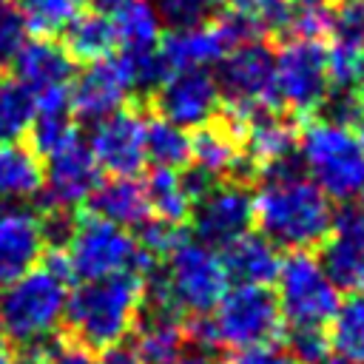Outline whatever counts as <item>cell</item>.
Returning a JSON list of instances; mask_svg holds the SVG:
<instances>
[{
    "label": "cell",
    "instance_id": "f907efd6",
    "mask_svg": "<svg viewBox=\"0 0 364 364\" xmlns=\"http://www.w3.org/2000/svg\"><path fill=\"white\" fill-rule=\"evenodd\" d=\"M358 196H361V210H364V191H361V193H358Z\"/></svg>",
    "mask_w": 364,
    "mask_h": 364
},
{
    "label": "cell",
    "instance_id": "8fae6325",
    "mask_svg": "<svg viewBox=\"0 0 364 364\" xmlns=\"http://www.w3.org/2000/svg\"><path fill=\"white\" fill-rule=\"evenodd\" d=\"M259 37L256 26L242 14H228L219 20H205L199 26L173 28L159 40V60L165 71L173 68H210L216 65L236 43Z\"/></svg>",
    "mask_w": 364,
    "mask_h": 364
},
{
    "label": "cell",
    "instance_id": "ab89813d",
    "mask_svg": "<svg viewBox=\"0 0 364 364\" xmlns=\"http://www.w3.org/2000/svg\"><path fill=\"white\" fill-rule=\"evenodd\" d=\"M236 364H301L296 355H290V353H284V350H276L273 344H267V347H256V350H245L242 355H239V361Z\"/></svg>",
    "mask_w": 364,
    "mask_h": 364
},
{
    "label": "cell",
    "instance_id": "7a4b0ae2",
    "mask_svg": "<svg viewBox=\"0 0 364 364\" xmlns=\"http://www.w3.org/2000/svg\"><path fill=\"white\" fill-rule=\"evenodd\" d=\"M145 304V273L125 270L102 279H85L65 299V327L68 338L85 344L88 350H102L125 341L136 327Z\"/></svg>",
    "mask_w": 364,
    "mask_h": 364
},
{
    "label": "cell",
    "instance_id": "6da1fadb",
    "mask_svg": "<svg viewBox=\"0 0 364 364\" xmlns=\"http://www.w3.org/2000/svg\"><path fill=\"white\" fill-rule=\"evenodd\" d=\"M333 216V199L293 162L264 171L253 193V222L276 247L307 250L321 245Z\"/></svg>",
    "mask_w": 364,
    "mask_h": 364
},
{
    "label": "cell",
    "instance_id": "836d02e7",
    "mask_svg": "<svg viewBox=\"0 0 364 364\" xmlns=\"http://www.w3.org/2000/svg\"><path fill=\"white\" fill-rule=\"evenodd\" d=\"M327 34L333 43L364 48V0H338L327 11Z\"/></svg>",
    "mask_w": 364,
    "mask_h": 364
},
{
    "label": "cell",
    "instance_id": "f546056e",
    "mask_svg": "<svg viewBox=\"0 0 364 364\" xmlns=\"http://www.w3.org/2000/svg\"><path fill=\"white\" fill-rule=\"evenodd\" d=\"M145 159L154 168H185L191 162V136L165 117L145 119Z\"/></svg>",
    "mask_w": 364,
    "mask_h": 364
},
{
    "label": "cell",
    "instance_id": "4316f807",
    "mask_svg": "<svg viewBox=\"0 0 364 364\" xmlns=\"http://www.w3.org/2000/svg\"><path fill=\"white\" fill-rule=\"evenodd\" d=\"M63 46L74 63H97L117 51L114 17L102 11H80L63 31Z\"/></svg>",
    "mask_w": 364,
    "mask_h": 364
},
{
    "label": "cell",
    "instance_id": "2e32d148",
    "mask_svg": "<svg viewBox=\"0 0 364 364\" xmlns=\"http://www.w3.org/2000/svg\"><path fill=\"white\" fill-rule=\"evenodd\" d=\"M327 276L338 290L364 287V210L344 208L333 216L327 236L321 239V259Z\"/></svg>",
    "mask_w": 364,
    "mask_h": 364
},
{
    "label": "cell",
    "instance_id": "7bdbcfd3",
    "mask_svg": "<svg viewBox=\"0 0 364 364\" xmlns=\"http://www.w3.org/2000/svg\"><path fill=\"white\" fill-rule=\"evenodd\" d=\"M94 11H102V14H117L122 6H128L131 0H88Z\"/></svg>",
    "mask_w": 364,
    "mask_h": 364
},
{
    "label": "cell",
    "instance_id": "cb8c5ba5",
    "mask_svg": "<svg viewBox=\"0 0 364 364\" xmlns=\"http://www.w3.org/2000/svg\"><path fill=\"white\" fill-rule=\"evenodd\" d=\"M85 202H88V213L122 228H139L142 222L151 219L145 185L136 176H111L105 182L100 179V185L91 191Z\"/></svg>",
    "mask_w": 364,
    "mask_h": 364
},
{
    "label": "cell",
    "instance_id": "e575fe53",
    "mask_svg": "<svg viewBox=\"0 0 364 364\" xmlns=\"http://www.w3.org/2000/svg\"><path fill=\"white\" fill-rule=\"evenodd\" d=\"M233 14L247 17L256 31H287L293 20V6L284 0H228Z\"/></svg>",
    "mask_w": 364,
    "mask_h": 364
},
{
    "label": "cell",
    "instance_id": "9c48e42d",
    "mask_svg": "<svg viewBox=\"0 0 364 364\" xmlns=\"http://www.w3.org/2000/svg\"><path fill=\"white\" fill-rule=\"evenodd\" d=\"M273 91L276 105H284L293 114H313L324 108L330 94V68L321 37H287L279 54H273Z\"/></svg>",
    "mask_w": 364,
    "mask_h": 364
},
{
    "label": "cell",
    "instance_id": "4dcf8cb0",
    "mask_svg": "<svg viewBox=\"0 0 364 364\" xmlns=\"http://www.w3.org/2000/svg\"><path fill=\"white\" fill-rule=\"evenodd\" d=\"M327 341L338 355H347L364 364V290L338 301L336 313L330 316Z\"/></svg>",
    "mask_w": 364,
    "mask_h": 364
},
{
    "label": "cell",
    "instance_id": "8992f818",
    "mask_svg": "<svg viewBox=\"0 0 364 364\" xmlns=\"http://www.w3.org/2000/svg\"><path fill=\"white\" fill-rule=\"evenodd\" d=\"M296 151L304 173L330 199H353L364 191V148L353 125L330 117L313 119L299 134Z\"/></svg>",
    "mask_w": 364,
    "mask_h": 364
},
{
    "label": "cell",
    "instance_id": "bcb514c9",
    "mask_svg": "<svg viewBox=\"0 0 364 364\" xmlns=\"http://www.w3.org/2000/svg\"><path fill=\"white\" fill-rule=\"evenodd\" d=\"M316 364H358V361H353V358H347V355H324V358H318Z\"/></svg>",
    "mask_w": 364,
    "mask_h": 364
},
{
    "label": "cell",
    "instance_id": "b9f144b4",
    "mask_svg": "<svg viewBox=\"0 0 364 364\" xmlns=\"http://www.w3.org/2000/svg\"><path fill=\"white\" fill-rule=\"evenodd\" d=\"M176 364H222L216 355H210L205 347L202 350H196V353H182V358L176 361Z\"/></svg>",
    "mask_w": 364,
    "mask_h": 364
},
{
    "label": "cell",
    "instance_id": "484cf974",
    "mask_svg": "<svg viewBox=\"0 0 364 364\" xmlns=\"http://www.w3.org/2000/svg\"><path fill=\"white\" fill-rule=\"evenodd\" d=\"M43 191V156L20 139L0 142V199L28 202Z\"/></svg>",
    "mask_w": 364,
    "mask_h": 364
},
{
    "label": "cell",
    "instance_id": "603a6c76",
    "mask_svg": "<svg viewBox=\"0 0 364 364\" xmlns=\"http://www.w3.org/2000/svg\"><path fill=\"white\" fill-rule=\"evenodd\" d=\"M222 264L230 282L236 284H273L276 270H279V250L276 245L262 236V233H242L239 239H233L230 245L222 247Z\"/></svg>",
    "mask_w": 364,
    "mask_h": 364
},
{
    "label": "cell",
    "instance_id": "7c38bea8",
    "mask_svg": "<svg viewBox=\"0 0 364 364\" xmlns=\"http://www.w3.org/2000/svg\"><path fill=\"white\" fill-rule=\"evenodd\" d=\"M196 236L210 247H225L253 225V193L242 182H210L191 208Z\"/></svg>",
    "mask_w": 364,
    "mask_h": 364
},
{
    "label": "cell",
    "instance_id": "8d00e7d4",
    "mask_svg": "<svg viewBox=\"0 0 364 364\" xmlns=\"http://www.w3.org/2000/svg\"><path fill=\"white\" fill-rule=\"evenodd\" d=\"M28 37L23 17L9 0H0V63H9L20 43Z\"/></svg>",
    "mask_w": 364,
    "mask_h": 364
},
{
    "label": "cell",
    "instance_id": "7402d4cb",
    "mask_svg": "<svg viewBox=\"0 0 364 364\" xmlns=\"http://www.w3.org/2000/svg\"><path fill=\"white\" fill-rule=\"evenodd\" d=\"M26 134H28V145L43 159L57 148L68 145L71 139H77L68 85H51L34 94V114Z\"/></svg>",
    "mask_w": 364,
    "mask_h": 364
},
{
    "label": "cell",
    "instance_id": "ac0fdd59",
    "mask_svg": "<svg viewBox=\"0 0 364 364\" xmlns=\"http://www.w3.org/2000/svg\"><path fill=\"white\" fill-rule=\"evenodd\" d=\"M128 94H131L128 80L114 54L105 60L88 63L68 85L71 111H74V117H80L85 122H97V119L114 114L117 108L125 105Z\"/></svg>",
    "mask_w": 364,
    "mask_h": 364
},
{
    "label": "cell",
    "instance_id": "d6986e66",
    "mask_svg": "<svg viewBox=\"0 0 364 364\" xmlns=\"http://www.w3.org/2000/svg\"><path fill=\"white\" fill-rule=\"evenodd\" d=\"M46 250L40 213L31 208H0V284L28 273Z\"/></svg>",
    "mask_w": 364,
    "mask_h": 364
},
{
    "label": "cell",
    "instance_id": "4fadbf2b",
    "mask_svg": "<svg viewBox=\"0 0 364 364\" xmlns=\"http://www.w3.org/2000/svg\"><path fill=\"white\" fill-rule=\"evenodd\" d=\"M154 91L159 117L171 119L185 131L213 122L222 105V94L210 68H173Z\"/></svg>",
    "mask_w": 364,
    "mask_h": 364
},
{
    "label": "cell",
    "instance_id": "681fc988",
    "mask_svg": "<svg viewBox=\"0 0 364 364\" xmlns=\"http://www.w3.org/2000/svg\"><path fill=\"white\" fill-rule=\"evenodd\" d=\"M355 125H358V131H355V134H358V142H361V148H364V117H361Z\"/></svg>",
    "mask_w": 364,
    "mask_h": 364
},
{
    "label": "cell",
    "instance_id": "c3c4849f",
    "mask_svg": "<svg viewBox=\"0 0 364 364\" xmlns=\"http://www.w3.org/2000/svg\"><path fill=\"white\" fill-rule=\"evenodd\" d=\"M0 364H11V353H9L6 341H0Z\"/></svg>",
    "mask_w": 364,
    "mask_h": 364
},
{
    "label": "cell",
    "instance_id": "ee69618b",
    "mask_svg": "<svg viewBox=\"0 0 364 364\" xmlns=\"http://www.w3.org/2000/svg\"><path fill=\"white\" fill-rule=\"evenodd\" d=\"M11 364H48V361L37 353H20L17 358H11Z\"/></svg>",
    "mask_w": 364,
    "mask_h": 364
},
{
    "label": "cell",
    "instance_id": "1f68e13d",
    "mask_svg": "<svg viewBox=\"0 0 364 364\" xmlns=\"http://www.w3.org/2000/svg\"><path fill=\"white\" fill-rule=\"evenodd\" d=\"M31 37H57L80 11L82 0H9Z\"/></svg>",
    "mask_w": 364,
    "mask_h": 364
},
{
    "label": "cell",
    "instance_id": "9a60e30c",
    "mask_svg": "<svg viewBox=\"0 0 364 364\" xmlns=\"http://www.w3.org/2000/svg\"><path fill=\"white\" fill-rule=\"evenodd\" d=\"M100 165L94 162L88 145L77 136L68 145L57 148L43 162V196L46 208H80L100 185Z\"/></svg>",
    "mask_w": 364,
    "mask_h": 364
},
{
    "label": "cell",
    "instance_id": "30bf717a",
    "mask_svg": "<svg viewBox=\"0 0 364 364\" xmlns=\"http://www.w3.org/2000/svg\"><path fill=\"white\" fill-rule=\"evenodd\" d=\"M216 85L222 100L230 108V122H242L259 111H270L276 105L273 91V51L259 40L236 43L222 60Z\"/></svg>",
    "mask_w": 364,
    "mask_h": 364
},
{
    "label": "cell",
    "instance_id": "d590c367",
    "mask_svg": "<svg viewBox=\"0 0 364 364\" xmlns=\"http://www.w3.org/2000/svg\"><path fill=\"white\" fill-rule=\"evenodd\" d=\"M154 9L171 28H188L210 20L216 0H156Z\"/></svg>",
    "mask_w": 364,
    "mask_h": 364
},
{
    "label": "cell",
    "instance_id": "7dc6e473",
    "mask_svg": "<svg viewBox=\"0 0 364 364\" xmlns=\"http://www.w3.org/2000/svg\"><path fill=\"white\" fill-rule=\"evenodd\" d=\"M287 6L293 9H316V6H324V0H284Z\"/></svg>",
    "mask_w": 364,
    "mask_h": 364
},
{
    "label": "cell",
    "instance_id": "f1b7e54d",
    "mask_svg": "<svg viewBox=\"0 0 364 364\" xmlns=\"http://www.w3.org/2000/svg\"><path fill=\"white\" fill-rule=\"evenodd\" d=\"M114 17L117 28V51L128 54H148L159 48L162 40V17L156 14L154 3L148 0H131L122 6Z\"/></svg>",
    "mask_w": 364,
    "mask_h": 364
},
{
    "label": "cell",
    "instance_id": "3957f363",
    "mask_svg": "<svg viewBox=\"0 0 364 364\" xmlns=\"http://www.w3.org/2000/svg\"><path fill=\"white\" fill-rule=\"evenodd\" d=\"M282 313L273 290L262 284H233L222 299L188 327L199 347H225L233 353L267 347L282 336Z\"/></svg>",
    "mask_w": 364,
    "mask_h": 364
},
{
    "label": "cell",
    "instance_id": "d4e9b609",
    "mask_svg": "<svg viewBox=\"0 0 364 364\" xmlns=\"http://www.w3.org/2000/svg\"><path fill=\"white\" fill-rule=\"evenodd\" d=\"M191 162L193 171L210 182L230 176L245 168L242 162V142L233 125H202L199 134L191 139Z\"/></svg>",
    "mask_w": 364,
    "mask_h": 364
},
{
    "label": "cell",
    "instance_id": "52a82bcc",
    "mask_svg": "<svg viewBox=\"0 0 364 364\" xmlns=\"http://www.w3.org/2000/svg\"><path fill=\"white\" fill-rule=\"evenodd\" d=\"M63 250L68 256L74 279L80 282L102 279V276H114L125 270L151 273L154 267L148 256L139 250V242L128 228L100 219L94 213L74 216V228Z\"/></svg>",
    "mask_w": 364,
    "mask_h": 364
},
{
    "label": "cell",
    "instance_id": "5bb4252c",
    "mask_svg": "<svg viewBox=\"0 0 364 364\" xmlns=\"http://www.w3.org/2000/svg\"><path fill=\"white\" fill-rule=\"evenodd\" d=\"M88 151L100 171L111 176H136L145 159V117L134 108H117L94 122L88 134Z\"/></svg>",
    "mask_w": 364,
    "mask_h": 364
},
{
    "label": "cell",
    "instance_id": "d6a6232c",
    "mask_svg": "<svg viewBox=\"0 0 364 364\" xmlns=\"http://www.w3.org/2000/svg\"><path fill=\"white\" fill-rule=\"evenodd\" d=\"M34 114V91L11 74H0V142L20 139Z\"/></svg>",
    "mask_w": 364,
    "mask_h": 364
},
{
    "label": "cell",
    "instance_id": "74e56055",
    "mask_svg": "<svg viewBox=\"0 0 364 364\" xmlns=\"http://www.w3.org/2000/svg\"><path fill=\"white\" fill-rule=\"evenodd\" d=\"M327 333L321 327H304V330H290V355H296L301 364H316L318 358L327 355Z\"/></svg>",
    "mask_w": 364,
    "mask_h": 364
},
{
    "label": "cell",
    "instance_id": "f6af8a7d",
    "mask_svg": "<svg viewBox=\"0 0 364 364\" xmlns=\"http://www.w3.org/2000/svg\"><path fill=\"white\" fill-rule=\"evenodd\" d=\"M353 91L358 94V100L364 102V60H361V65H358V74H355V82H353Z\"/></svg>",
    "mask_w": 364,
    "mask_h": 364
},
{
    "label": "cell",
    "instance_id": "ba28073f",
    "mask_svg": "<svg viewBox=\"0 0 364 364\" xmlns=\"http://www.w3.org/2000/svg\"><path fill=\"white\" fill-rule=\"evenodd\" d=\"M276 304L282 313V321L290 324V330L304 327H321L330 321L341 301V290L327 276L318 256L307 250H290L276 270Z\"/></svg>",
    "mask_w": 364,
    "mask_h": 364
},
{
    "label": "cell",
    "instance_id": "83f0119b",
    "mask_svg": "<svg viewBox=\"0 0 364 364\" xmlns=\"http://www.w3.org/2000/svg\"><path fill=\"white\" fill-rule=\"evenodd\" d=\"M142 185H145V199L154 219H162L171 225H182L185 219H191V208L196 196L185 173H179L176 168H154V173Z\"/></svg>",
    "mask_w": 364,
    "mask_h": 364
},
{
    "label": "cell",
    "instance_id": "ffe728a7",
    "mask_svg": "<svg viewBox=\"0 0 364 364\" xmlns=\"http://www.w3.org/2000/svg\"><path fill=\"white\" fill-rule=\"evenodd\" d=\"M11 77L34 94L51 85H68L74 77V60L54 37H26L9 60Z\"/></svg>",
    "mask_w": 364,
    "mask_h": 364
},
{
    "label": "cell",
    "instance_id": "f35d334b",
    "mask_svg": "<svg viewBox=\"0 0 364 364\" xmlns=\"http://www.w3.org/2000/svg\"><path fill=\"white\" fill-rule=\"evenodd\" d=\"M48 364H97V355H94V350H88L85 344H80V341H74V338H51L48 344H46V350L40 353Z\"/></svg>",
    "mask_w": 364,
    "mask_h": 364
},
{
    "label": "cell",
    "instance_id": "816d5d0a",
    "mask_svg": "<svg viewBox=\"0 0 364 364\" xmlns=\"http://www.w3.org/2000/svg\"><path fill=\"white\" fill-rule=\"evenodd\" d=\"M0 341H3V333H0Z\"/></svg>",
    "mask_w": 364,
    "mask_h": 364
},
{
    "label": "cell",
    "instance_id": "277c9868",
    "mask_svg": "<svg viewBox=\"0 0 364 364\" xmlns=\"http://www.w3.org/2000/svg\"><path fill=\"white\" fill-rule=\"evenodd\" d=\"M68 282L40 262L20 279L0 284V333L20 353H43L65 316Z\"/></svg>",
    "mask_w": 364,
    "mask_h": 364
},
{
    "label": "cell",
    "instance_id": "60d3db41",
    "mask_svg": "<svg viewBox=\"0 0 364 364\" xmlns=\"http://www.w3.org/2000/svg\"><path fill=\"white\" fill-rule=\"evenodd\" d=\"M97 364H139L136 353L131 344L119 341V344H111V347H102V355L97 358Z\"/></svg>",
    "mask_w": 364,
    "mask_h": 364
},
{
    "label": "cell",
    "instance_id": "5b68a950",
    "mask_svg": "<svg viewBox=\"0 0 364 364\" xmlns=\"http://www.w3.org/2000/svg\"><path fill=\"white\" fill-rule=\"evenodd\" d=\"M230 279L225 273L216 247L202 239H182L154 276V287H145V301L168 307L173 313L205 316L228 290Z\"/></svg>",
    "mask_w": 364,
    "mask_h": 364
},
{
    "label": "cell",
    "instance_id": "44dd1931",
    "mask_svg": "<svg viewBox=\"0 0 364 364\" xmlns=\"http://www.w3.org/2000/svg\"><path fill=\"white\" fill-rule=\"evenodd\" d=\"M136 336H134V353L139 364H176L185 353L188 330L182 324V316L159 307V304H142V313L136 318Z\"/></svg>",
    "mask_w": 364,
    "mask_h": 364
},
{
    "label": "cell",
    "instance_id": "e0dca14e",
    "mask_svg": "<svg viewBox=\"0 0 364 364\" xmlns=\"http://www.w3.org/2000/svg\"><path fill=\"white\" fill-rule=\"evenodd\" d=\"M239 134L242 142V162L250 171H270L279 165L293 162L296 145H299V131L293 122L270 111H259L242 122H230Z\"/></svg>",
    "mask_w": 364,
    "mask_h": 364
}]
</instances>
